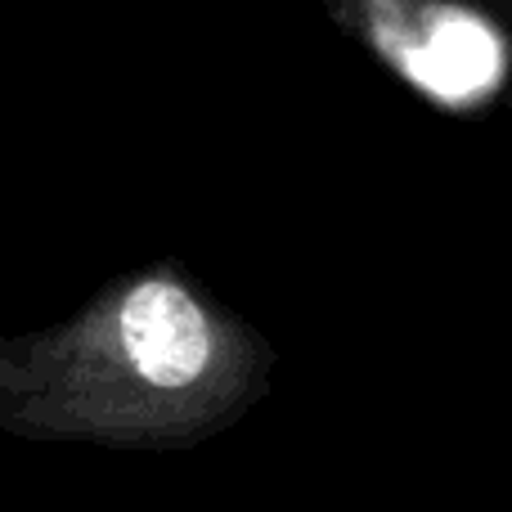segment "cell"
<instances>
[{
  "label": "cell",
  "mask_w": 512,
  "mask_h": 512,
  "mask_svg": "<svg viewBox=\"0 0 512 512\" xmlns=\"http://www.w3.org/2000/svg\"><path fill=\"white\" fill-rule=\"evenodd\" d=\"M333 9L445 108H481L512 81V0H333Z\"/></svg>",
  "instance_id": "obj_2"
},
{
  "label": "cell",
  "mask_w": 512,
  "mask_h": 512,
  "mask_svg": "<svg viewBox=\"0 0 512 512\" xmlns=\"http://www.w3.org/2000/svg\"><path fill=\"white\" fill-rule=\"evenodd\" d=\"M265 373L261 337L162 265L9 346L5 423L95 445H194L261 396Z\"/></svg>",
  "instance_id": "obj_1"
}]
</instances>
